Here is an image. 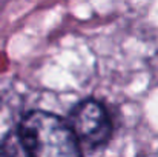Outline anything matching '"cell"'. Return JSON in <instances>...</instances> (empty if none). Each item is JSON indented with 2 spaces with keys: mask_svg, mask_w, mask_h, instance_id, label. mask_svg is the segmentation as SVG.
Segmentation results:
<instances>
[{
  "mask_svg": "<svg viewBox=\"0 0 158 157\" xmlns=\"http://www.w3.org/2000/svg\"><path fill=\"white\" fill-rule=\"evenodd\" d=\"M19 142L28 157H81L80 142L71 126L45 111L25 116L19 128Z\"/></svg>",
  "mask_w": 158,
  "mask_h": 157,
  "instance_id": "cell-1",
  "label": "cell"
},
{
  "mask_svg": "<svg viewBox=\"0 0 158 157\" xmlns=\"http://www.w3.org/2000/svg\"><path fill=\"white\" fill-rule=\"evenodd\" d=\"M78 142L94 148L106 143L112 134V125L105 108L95 100H86L78 105L69 122Z\"/></svg>",
  "mask_w": 158,
  "mask_h": 157,
  "instance_id": "cell-2",
  "label": "cell"
},
{
  "mask_svg": "<svg viewBox=\"0 0 158 157\" xmlns=\"http://www.w3.org/2000/svg\"><path fill=\"white\" fill-rule=\"evenodd\" d=\"M22 143L19 145L15 140L8 137L0 143V157H22Z\"/></svg>",
  "mask_w": 158,
  "mask_h": 157,
  "instance_id": "cell-3",
  "label": "cell"
}]
</instances>
